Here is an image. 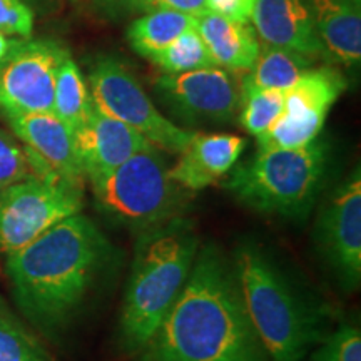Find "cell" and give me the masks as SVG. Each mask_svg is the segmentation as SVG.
<instances>
[{
    "label": "cell",
    "mask_w": 361,
    "mask_h": 361,
    "mask_svg": "<svg viewBox=\"0 0 361 361\" xmlns=\"http://www.w3.org/2000/svg\"><path fill=\"white\" fill-rule=\"evenodd\" d=\"M142 353L144 361H271L218 247L197 251L183 291Z\"/></svg>",
    "instance_id": "1"
},
{
    "label": "cell",
    "mask_w": 361,
    "mask_h": 361,
    "mask_svg": "<svg viewBox=\"0 0 361 361\" xmlns=\"http://www.w3.org/2000/svg\"><path fill=\"white\" fill-rule=\"evenodd\" d=\"M6 256L16 303L35 328L56 335L109 266L112 246L94 221L78 213Z\"/></svg>",
    "instance_id": "2"
},
{
    "label": "cell",
    "mask_w": 361,
    "mask_h": 361,
    "mask_svg": "<svg viewBox=\"0 0 361 361\" xmlns=\"http://www.w3.org/2000/svg\"><path fill=\"white\" fill-rule=\"evenodd\" d=\"M197 251L200 239L183 216L139 233L121 313V343L128 353L146 350L183 291Z\"/></svg>",
    "instance_id": "3"
},
{
    "label": "cell",
    "mask_w": 361,
    "mask_h": 361,
    "mask_svg": "<svg viewBox=\"0 0 361 361\" xmlns=\"http://www.w3.org/2000/svg\"><path fill=\"white\" fill-rule=\"evenodd\" d=\"M239 298L271 361H301L322 341L323 319L255 243L238 246L231 263Z\"/></svg>",
    "instance_id": "4"
},
{
    "label": "cell",
    "mask_w": 361,
    "mask_h": 361,
    "mask_svg": "<svg viewBox=\"0 0 361 361\" xmlns=\"http://www.w3.org/2000/svg\"><path fill=\"white\" fill-rule=\"evenodd\" d=\"M328 154L326 142L318 137L298 149H259L234 166L226 188L258 213L305 218L324 183Z\"/></svg>",
    "instance_id": "5"
},
{
    "label": "cell",
    "mask_w": 361,
    "mask_h": 361,
    "mask_svg": "<svg viewBox=\"0 0 361 361\" xmlns=\"http://www.w3.org/2000/svg\"><path fill=\"white\" fill-rule=\"evenodd\" d=\"M89 183L99 211L137 233L179 218L188 206L189 191L171 178L164 156L154 146Z\"/></svg>",
    "instance_id": "6"
},
{
    "label": "cell",
    "mask_w": 361,
    "mask_h": 361,
    "mask_svg": "<svg viewBox=\"0 0 361 361\" xmlns=\"http://www.w3.org/2000/svg\"><path fill=\"white\" fill-rule=\"evenodd\" d=\"M84 206V186L61 178H27L0 189V255L42 236Z\"/></svg>",
    "instance_id": "7"
},
{
    "label": "cell",
    "mask_w": 361,
    "mask_h": 361,
    "mask_svg": "<svg viewBox=\"0 0 361 361\" xmlns=\"http://www.w3.org/2000/svg\"><path fill=\"white\" fill-rule=\"evenodd\" d=\"M89 85L97 109L141 133L159 151L179 154L191 141L194 133L162 116L133 72L117 59L99 57L89 74Z\"/></svg>",
    "instance_id": "8"
},
{
    "label": "cell",
    "mask_w": 361,
    "mask_h": 361,
    "mask_svg": "<svg viewBox=\"0 0 361 361\" xmlns=\"http://www.w3.org/2000/svg\"><path fill=\"white\" fill-rule=\"evenodd\" d=\"M67 56L56 40H11L0 61V109L6 116L52 112L57 71Z\"/></svg>",
    "instance_id": "9"
},
{
    "label": "cell",
    "mask_w": 361,
    "mask_h": 361,
    "mask_svg": "<svg viewBox=\"0 0 361 361\" xmlns=\"http://www.w3.org/2000/svg\"><path fill=\"white\" fill-rule=\"evenodd\" d=\"M346 80L333 67L310 69L284 90L281 116L258 135L259 149H298L313 142L336 99L345 92Z\"/></svg>",
    "instance_id": "10"
},
{
    "label": "cell",
    "mask_w": 361,
    "mask_h": 361,
    "mask_svg": "<svg viewBox=\"0 0 361 361\" xmlns=\"http://www.w3.org/2000/svg\"><path fill=\"white\" fill-rule=\"evenodd\" d=\"M319 251L348 290L361 279V174L356 168L333 191L316 224Z\"/></svg>",
    "instance_id": "11"
},
{
    "label": "cell",
    "mask_w": 361,
    "mask_h": 361,
    "mask_svg": "<svg viewBox=\"0 0 361 361\" xmlns=\"http://www.w3.org/2000/svg\"><path fill=\"white\" fill-rule=\"evenodd\" d=\"M162 101L188 123H229L236 114L241 90L223 67L164 74L156 80Z\"/></svg>",
    "instance_id": "12"
},
{
    "label": "cell",
    "mask_w": 361,
    "mask_h": 361,
    "mask_svg": "<svg viewBox=\"0 0 361 361\" xmlns=\"http://www.w3.org/2000/svg\"><path fill=\"white\" fill-rule=\"evenodd\" d=\"M13 134L32 152L45 173L75 184H85V174L75 147L74 130L54 112L7 116Z\"/></svg>",
    "instance_id": "13"
},
{
    "label": "cell",
    "mask_w": 361,
    "mask_h": 361,
    "mask_svg": "<svg viewBox=\"0 0 361 361\" xmlns=\"http://www.w3.org/2000/svg\"><path fill=\"white\" fill-rule=\"evenodd\" d=\"M85 179L111 173L141 149L152 146L141 133L92 106L85 123L74 130Z\"/></svg>",
    "instance_id": "14"
},
{
    "label": "cell",
    "mask_w": 361,
    "mask_h": 361,
    "mask_svg": "<svg viewBox=\"0 0 361 361\" xmlns=\"http://www.w3.org/2000/svg\"><path fill=\"white\" fill-rule=\"evenodd\" d=\"M251 20L264 44L324 57L308 0H255Z\"/></svg>",
    "instance_id": "15"
},
{
    "label": "cell",
    "mask_w": 361,
    "mask_h": 361,
    "mask_svg": "<svg viewBox=\"0 0 361 361\" xmlns=\"http://www.w3.org/2000/svg\"><path fill=\"white\" fill-rule=\"evenodd\" d=\"M245 147L246 139L239 135L194 133L169 174L186 191H201L231 173Z\"/></svg>",
    "instance_id": "16"
},
{
    "label": "cell",
    "mask_w": 361,
    "mask_h": 361,
    "mask_svg": "<svg viewBox=\"0 0 361 361\" xmlns=\"http://www.w3.org/2000/svg\"><path fill=\"white\" fill-rule=\"evenodd\" d=\"M324 57L346 67L361 61V13L355 0H308Z\"/></svg>",
    "instance_id": "17"
},
{
    "label": "cell",
    "mask_w": 361,
    "mask_h": 361,
    "mask_svg": "<svg viewBox=\"0 0 361 361\" xmlns=\"http://www.w3.org/2000/svg\"><path fill=\"white\" fill-rule=\"evenodd\" d=\"M197 32L216 66L231 72H247L259 54V40L250 22H239L207 11L197 17Z\"/></svg>",
    "instance_id": "18"
},
{
    "label": "cell",
    "mask_w": 361,
    "mask_h": 361,
    "mask_svg": "<svg viewBox=\"0 0 361 361\" xmlns=\"http://www.w3.org/2000/svg\"><path fill=\"white\" fill-rule=\"evenodd\" d=\"M314 59L291 49L264 44L247 71L241 89L288 90L301 75L313 69Z\"/></svg>",
    "instance_id": "19"
},
{
    "label": "cell",
    "mask_w": 361,
    "mask_h": 361,
    "mask_svg": "<svg viewBox=\"0 0 361 361\" xmlns=\"http://www.w3.org/2000/svg\"><path fill=\"white\" fill-rule=\"evenodd\" d=\"M196 25L197 17L189 16L186 12L157 8V11L146 12V16L130 24L128 40L139 56L147 59L169 45L183 32L196 29Z\"/></svg>",
    "instance_id": "20"
},
{
    "label": "cell",
    "mask_w": 361,
    "mask_h": 361,
    "mask_svg": "<svg viewBox=\"0 0 361 361\" xmlns=\"http://www.w3.org/2000/svg\"><path fill=\"white\" fill-rule=\"evenodd\" d=\"M92 97L79 66L67 56L57 71L52 112L72 130H78L92 111Z\"/></svg>",
    "instance_id": "21"
},
{
    "label": "cell",
    "mask_w": 361,
    "mask_h": 361,
    "mask_svg": "<svg viewBox=\"0 0 361 361\" xmlns=\"http://www.w3.org/2000/svg\"><path fill=\"white\" fill-rule=\"evenodd\" d=\"M147 61L156 64L166 74H179V72L216 66L214 59L211 57L206 44L202 42L197 29L183 32L164 49L149 56Z\"/></svg>",
    "instance_id": "22"
},
{
    "label": "cell",
    "mask_w": 361,
    "mask_h": 361,
    "mask_svg": "<svg viewBox=\"0 0 361 361\" xmlns=\"http://www.w3.org/2000/svg\"><path fill=\"white\" fill-rule=\"evenodd\" d=\"M0 361H56L42 343L0 305Z\"/></svg>",
    "instance_id": "23"
},
{
    "label": "cell",
    "mask_w": 361,
    "mask_h": 361,
    "mask_svg": "<svg viewBox=\"0 0 361 361\" xmlns=\"http://www.w3.org/2000/svg\"><path fill=\"white\" fill-rule=\"evenodd\" d=\"M284 90L241 89V126L252 135H261L281 116Z\"/></svg>",
    "instance_id": "24"
},
{
    "label": "cell",
    "mask_w": 361,
    "mask_h": 361,
    "mask_svg": "<svg viewBox=\"0 0 361 361\" xmlns=\"http://www.w3.org/2000/svg\"><path fill=\"white\" fill-rule=\"evenodd\" d=\"M34 176L40 173L29 149L17 142L13 135L0 130V189Z\"/></svg>",
    "instance_id": "25"
},
{
    "label": "cell",
    "mask_w": 361,
    "mask_h": 361,
    "mask_svg": "<svg viewBox=\"0 0 361 361\" xmlns=\"http://www.w3.org/2000/svg\"><path fill=\"white\" fill-rule=\"evenodd\" d=\"M310 361H361V333L358 326L345 324L326 336Z\"/></svg>",
    "instance_id": "26"
},
{
    "label": "cell",
    "mask_w": 361,
    "mask_h": 361,
    "mask_svg": "<svg viewBox=\"0 0 361 361\" xmlns=\"http://www.w3.org/2000/svg\"><path fill=\"white\" fill-rule=\"evenodd\" d=\"M34 13L22 0H0V32L4 35L30 37Z\"/></svg>",
    "instance_id": "27"
},
{
    "label": "cell",
    "mask_w": 361,
    "mask_h": 361,
    "mask_svg": "<svg viewBox=\"0 0 361 361\" xmlns=\"http://www.w3.org/2000/svg\"><path fill=\"white\" fill-rule=\"evenodd\" d=\"M133 8L144 12L171 8V11L186 12L194 17H200L209 11L207 0H133Z\"/></svg>",
    "instance_id": "28"
},
{
    "label": "cell",
    "mask_w": 361,
    "mask_h": 361,
    "mask_svg": "<svg viewBox=\"0 0 361 361\" xmlns=\"http://www.w3.org/2000/svg\"><path fill=\"white\" fill-rule=\"evenodd\" d=\"M207 7L228 19L250 22L255 0H207Z\"/></svg>",
    "instance_id": "29"
},
{
    "label": "cell",
    "mask_w": 361,
    "mask_h": 361,
    "mask_svg": "<svg viewBox=\"0 0 361 361\" xmlns=\"http://www.w3.org/2000/svg\"><path fill=\"white\" fill-rule=\"evenodd\" d=\"M101 8L116 12L121 8H133V0H94Z\"/></svg>",
    "instance_id": "30"
},
{
    "label": "cell",
    "mask_w": 361,
    "mask_h": 361,
    "mask_svg": "<svg viewBox=\"0 0 361 361\" xmlns=\"http://www.w3.org/2000/svg\"><path fill=\"white\" fill-rule=\"evenodd\" d=\"M8 42H11V40H7L6 35L0 32V61H2L4 56H6V54H7Z\"/></svg>",
    "instance_id": "31"
},
{
    "label": "cell",
    "mask_w": 361,
    "mask_h": 361,
    "mask_svg": "<svg viewBox=\"0 0 361 361\" xmlns=\"http://www.w3.org/2000/svg\"><path fill=\"white\" fill-rule=\"evenodd\" d=\"M72 2H79V0H72Z\"/></svg>",
    "instance_id": "32"
},
{
    "label": "cell",
    "mask_w": 361,
    "mask_h": 361,
    "mask_svg": "<svg viewBox=\"0 0 361 361\" xmlns=\"http://www.w3.org/2000/svg\"><path fill=\"white\" fill-rule=\"evenodd\" d=\"M355 2H358V4H360V0H355Z\"/></svg>",
    "instance_id": "33"
}]
</instances>
